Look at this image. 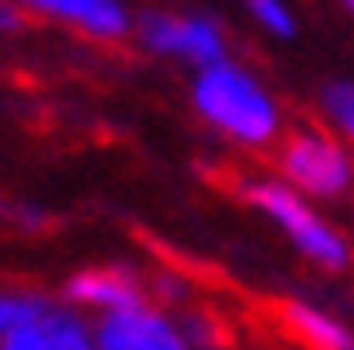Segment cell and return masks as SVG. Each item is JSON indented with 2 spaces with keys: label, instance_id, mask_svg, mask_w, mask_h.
I'll list each match as a JSON object with an SVG mask.
<instances>
[{
  "label": "cell",
  "instance_id": "obj_1",
  "mask_svg": "<svg viewBox=\"0 0 354 350\" xmlns=\"http://www.w3.org/2000/svg\"><path fill=\"white\" fill-rule=\"evenodd\" d=\"M190 100L207 126H216L221 134L238 138L246 147L272 143L281 130V113H277L272 95L263 91V82L251 69H242L234 61H221V65L203 69V74H194Z\"/></svg>",
  "mask_w": 354,
  "mask_h": 350
},
{
  "label": "cell",
  "instance_id": "obj_2",
  "mask_svg": "<svg viewBox=\"0 0 354 350\" xmlns=\"http://www.w3.org/2000/svg\"><path fill=\"white\" fill-rule=\"evenodd\" d=\"M246 199L255 208H263V212L294 238V247L303 255H311L315 264H324V268H346L350 264V251H346L342 234L315 217L290 182H251L246 186Z\"/></svg>",
  "mask_w": 354,
  "mask_h": 350
},
{
  "label": "cell",
  "instance_id": "obj_3",
  "mask_svg": "<svg viewBox=\"0 0 354 350\" xmlns=\"http://www.w3.org/2000/svg\"><path fill=\"white\" fill-rule=\"evenodd\" d=\"M134 35L138 44L156 57H177L194 65L203 74V69L229 61L225 57V35L221 26L212 22L203 13H169V9H147L134 17Z\"/></svg>",
  "mask_w": 354,
  "mask_h": 350
},
{
  "label": "cell",
  "instance_id": "obj_4",
  "mask_svg": "<svg viewBox=\"0 0 354 350\" xmlns=\"http://www.w3.org/2000/svg\"><path fill=\"white\" fill-rule=\"evenodd\" d=\"M281 173L294 190H307V195H346V186L354 182L350 156L342 151L337 138L315 134V130H294L286 143H281Z\"/></svg>",
  "mask_w": 354,
  "mask_h": 350
},
{
  "label": "cell",
  "instance_id": "obj_5",
  "mask_svg": "<svg viewBox=\"0 0 354 350\" xmlns=\"http://www.w3.org/2000/svg\"><path fill=\"white\" fill-rule=\"evenodd\" d=\"M22 9L65 22L69 30L86 35V39H121L130 35V13L121 0H17Z\"/></svg>",
  "mask_w": 354,
  "mask_h": 350
},
{
  "label": "cell",
  "instance_id": "obj_6",
  "mask_svg": "<svg viewBox=\"0 0 354 350\" xmlns=\"http://www.w3.org/2000/svg\"><path fill=\"white\" fill-rule=\"evenodd\" d=\"M95 350H186V342L165 316H156L147 307H134V311L104 316L100 333H95Z\"/></svg>",
  "mask_w": 354,
  "mask_h": 350
},
{
  "label": "cell",
  "instance_id": "obj_7",
  "mask_svg": "<svg viewBox=\"0 0 354 350\" xmlns=\"http://www.w3.org/2000/svg\"><path fill=\"white\" fill-rule=\"evenodd\" d=\"M65 294L74 303H86V307H100L117 316V311H134L143 307V286L130 268H86L78 277H69Z\"/></svg>",
  "mask_w": 354,
  "mask_h": 350
},
{
  "label": "cell",
  "instance_id": "obj_8",
  "mask_svg": "<svg viewBox=\"0 0 354 350\" xmlns=\"http://www.w3.org/2000/svg\"><path fill=\"white\" fill-rule=\"evenodd\" d=\"M0 350H91V338H86V329H82L78 316L48 307L35 324L9 329Z\"/></svg>",
  "mask_w": 354,
  "mask_h": 350
},
{
  "label": "cell",
  "instance_id": "obj_9",
  "mask_svg": "<svg viewBox=\"0 0 354 350\" xmlns=\"http://www.w3.org/2000/svg\"><path fill=\"white\" fill-rule=\"evenodd\" d=\"M286 324L307 350H354V338L346 329L333 316H324V311L307 307V303H290L286 307Z\"/></svg>",
  "mask_w": 354,
  "mask_h": 350
},
{
  "label": "cell",
  "instance_id": "obj_10",
  "mask_svg": "<svg viewBox=\"0 0 354 350\" xmlns=\"http://www.w3.org/2000/svg\"><path fill=\"white\" fill-rule=\"evenodd\" d=\"M320 109L333 121V130H342L350 143H354V82L350 78L328 82L324 91H320Z\"/></svg>",
  "mask_w": 354,
  "mask_h": 350
},
{
  "label": "cell",
  "instance_id": "obj_11",
  "mask_svg": "<svg viewBox=\"0 0 354 350\" xmlns=\"http://www.w3.org/2000/svg\"><path fill=\"white\" fill-rule=\"evenodd\" d=\"M242 5H246V13H251L263 30L277 35V39H290V35L298 30V22H294V13H290L286 0H242Z\"/></svg>",
  "mask_w": 354,
  "mask_h": 350
},
{
  "label": "cell",
  "instance_id": "obj_12",
  "mask_svg": "<svg viewBox=\"0 0 354 350\" xmlns=\"http://www.w3.org/2000/svg\"><path fill=\"white\" fill-rule=\"evenodd\" d=\"M9 217H17V225H26V230H39L44 225V217L30 212V208H9Z\"/></svg>",
  "mask_w": 354,
  "mask_h": 350
},
{
  "label": "cell",
  "instance_id": "obj_13",
  "mask_svg": "<svg viewBox=\"0 0 354 350\" xmlns=\"http://www.w3.org/2000/svg\"><path fill=\"white\" fill-rule=\"evenodd\" d=\"M5 26H9V30L22 26V13H17V9H5Z\"/></svg>",
  "mask_w": 354,
  "mask_h": 350
},
{
  "label": "cell",
  "instance_id": "obj_14",
  "mask_svg": "<svg viewBox=\"0 0 354 350\" xmlns=\"http://www.w3.org/2000/svg\"><path fill=\"white\" fill-rule=\"evenodd\" d=\"M342 5H346V13H350V17H354V0H342Z\"/></svg>",
  "mask_w": 354,
  "mask_h": 350
}]
</instances>
